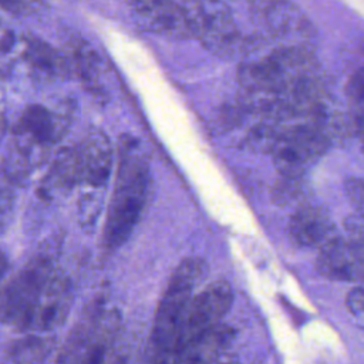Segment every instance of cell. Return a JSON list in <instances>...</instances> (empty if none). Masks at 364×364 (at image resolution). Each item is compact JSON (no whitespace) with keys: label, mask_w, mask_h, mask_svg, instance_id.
<instances>
[{"label":"cell","mask_w":364,"mask_h":364,"mask_svg":"<svg viewBox=\"0 0 364 364\" xmlns=\"http://www.w3.org/2000/svg\"><path fill=\"white\" fill-rule=\"evenodd\" d=\"M149 189L148 161L136 139L122 136L118 146V166L114 191L102 233L105 250L121 247L138 225Z\"/></svg>","instance_id":"6da1fadb"},{"label":"cell","mask_w":364,"mask_h":364,"mask_svg":"<svg viewBox=\"0 0 364 364\" xmlns=\"http://www.w3.org/2000/svg\"><path fill=\"white\" fill-rule=\"evenodd\" d=\"M73 114L70 105L58 111L38 104L27 107L13 128L0 172L13 185L24 181L65 134Z\"/></svg>","instance_id":"7a4b0ae2"},{"label":"cell","mask_w":364,"mask_h":364,"mask_svg":"<svg viewBox=\"0 0 364 364\" xmlns=\"http://www.w3.org/2000/svg\"><path fill=\"white\" fill-rule=\"evenodd\" d=\"M203 274V262L188 257L171 276L158 304L151 333L154 364H173L178 337L192 290Z\"/></svg>","instance_id":"3957f363"},{"label":"cell","mask_w":364,"mask_h":364,"mask_svg":"<svg viewBox=\"0 0 364 364\" xmlns=\"http://www.w3.org/2000/svg\"><path fill=\"white\" fill-rule=\"evenodd\" d=\"M54 249L38 250L0 287V323L27 331L40 294L57 270Z\"/></svg>","instance_id":"277c9868"},{"label":"cell","mask_w":364,"mask_h":364,"mask_svg":"<svg viewBox=\"0 0 364 364\" xmlns=\"http://www.w3.org/2000/svg\"><path fill=\"white\" fill-rule=\"evenodd\" d=\"M121 317L101 304L90 306L61 346L53 364H105L118 336Z\"/></svg>","instance_id":"5b68a950"},{"label":"cell","mask_w":364,"mask_h":364,"mask_svg":"<svg viewBox=\"0 0 364 364\" xmlns=\"http://www.w3.org/2000/svg\"><path fill=\"white\" fill-rule=\"evenodd\" d=\"M73 151L77 186L85 189L81 199V215L85 223L92 225L101 206L97 195L104 189L112 171V146L104 134L95 132L73 145Z\"/></svg>","instance_id":"8992f818"},{"label":"cell","mask_w":364,"mask_h":364,"mask_svg":"<svg viewBox=\"0 0 364 364\" xmlns=\"http://www.w3.org/2000/svg\"><path fill=\"white\" fill-rule=\"evenodd\" d=\"M131 7L146 30L175 38L199 37L206 10L199 3L176 1H138Z\"/></svg>","instance_id":"52a82bcc"},{"label":"cell","mask_w":364,"mask_h":364,"mask_svg":"<svg viewBox=\"0 0 364 364\" xmlns=\"http://www.w3.org/2000/svg\"><path fill=\"white\" fill-rule=\"evenodd\" d=\"M233 301V291L228 282H213L192 296L183 316L181 333L176 343V355L189 344L200 340L213 328L220 326V320L229 311Z\"/></svg>","instance_id":"ba28073f"},{"label":"cell","mask_w":364,"mask_h":364,"mask_svg":"<svg viewBox=\"0 0 364 364\" xmlns=\"http://www.w3.org/2000/svg\"><path fill=\"white\" fill-rule=\"evenodd\" d=\"M270 146L279 171L294 178L326 152L328 138L318 125L297 124L274 136Z\"/></svg>","instance_id":"9c48e42d"},{"label":"cell","mask_w":364,"mask_h":364,"mask_svg":"<svg viewBox=\"0 0 364 364\" xmlns=\"http://www.w3.org/2000/svg\"><path fill=\"white\" fill-rule=\"evenodd\" d=\"M74 291L70 279L55 270L46 283L28 323V333L41 334L60 327L73 306Z\"/></svg>","instance_id":"30bf717a"},{"label":"cell","mask_w":364,"mask_h":364,"mask_svg":"<svg viewBox=\"0 0 364 364\" xmlns=\"http://www.w3.org/2000/svg\"><path fill=\"white\" fill-rule=\"evenodd\" d=\"M317 269L333 280L364 282V245L333 239L321 247Z\"/></svg>","instance_id":"8fae6325"},{"label":"cell","mask_w":364,"mask_h":364,"mask_svg":"<svg viewBox=\"0 0 364 364\" xmlns=\"http://www.w3.org/2000/svg\"><path fill=\"white\" fill-rule=\"evenodd\" d=\"M289 235L291 242L300 247H323L336 239L333 222L323 209L314 206L300 208L291 216Z\"/></svg>","instance_id":"7c38bea8"},{"label":"cell","mask_w":364,"mask_h":364,"mask_svg":"<svg viewBox=\"0 0 364 364\" xmlns=\"http://www.w3.org/2000/svg\"><path fill=\"white\" fill-rule=\"evenodd\" d=\"M70 57L67 58L68 67L75 71L84 87L94 95L102 97V73H101V60L95 50L81 37H75L70 41L68 46Z\"/></svg>","instance_id":"4fadbf2b"},{"label":"cell","mask_w":364,"mask_h":364,"mask_svg":"<svg viewBox=\"0 0 364 364\" xmlns=\"http://www.w3.org/2000/svg\"><path fill=\"white\" fill-rule=\"evenodd\" d=\"M24 58L28 67L44 80L64 78L70 70L67 58L41 40L31 38L26 44Z\"/></svg>","instance_id":"5bb4252c"},{"label":"cell","mask_w":364,"mask_h":364,"mask_svg":"<svg viewBox=\"0 0 364 364\" xmlns=\"http://www.w3.org/2000/svg\"><path fill=\"white\" fill-rule=\"evenodd\" d=\"M53 348V338L30 334L14 341L7 348L6 355L10 364H46V360L51 354Z\"/></svg>","instance_id":"9a60e30c"},{"label":"cell","mask_w":364,"mask_h":364,"mask_svg":"<svg viewBox=\"0 0 364 364\" xmlns=\"http://www.w3.org/2000/svg\"><path fill=\"white\" fill-rule=\"evenodd\" d=\"M347 97L358 119L364 121V67L358 68L347 82Z\"/></svg>","instance_id":"2e32d148"},{"label":"cell","mask_w":364,"mask_h":364,"mask_svg":"<svg viewBox=\"0 0 364 364\" xmlns=\"http://www.w3.org/2000/svg\"><path fill=\"white\" fill-rule=\"evenodd\" d=\"M13 208V183L0 172V232L7 226Z\"/></svg>","instance_id":"e0dca14e"},{"label":"cell","mask_w":364,"mask_h":364,"mask_svg":"<svg viewBox=\"0 0 364 364\" xmlns=\"http://www.w3.org/2000/svg\"><path fill=\"white\" fill-rule=\"evenodd\" d=\"M346 192L350 203L364 218V179L350 178L346 182Z\"/></svg>","instance_id":"ac0fdd59"},{"label":"cell","mask_w":364,"mask_h":364,"mask_svg":"<svg viewBox=\"0 0 364 364\" xmlns=\"http://www.w3.org/2000/svg\"><path fill=\"white\" fill-rule=\"evenodd\" d=\"M347 307L357 324L364 327V286L353 289L347 296Z\"/></svg>","instance_id":"d6986e66"},{"label":"cell","mask_w":364,"mask_h":364,"mask_svg":"<svg viewBox=\"0 0 364 364\" xmlns=\"http://www.w3.org/2000/svg\"><path fill=\"white\" fill-rule=\"evenodd\" d=\"M4 9L13 11V13H33L36 10L37 6H41V4H37V3H3L1 4Z\"/></svg>","instance_id":"ffe728a7"},{"label":"cell","mask_w":364,"mask_h":364,"mask_svg":"<svg viewBox=\"0 0 364 364\" xmlns=\"http://www.w3.org/2000/svg\"><path fill=\"white\" fill-rule=\"evenodd\" d=\"M7 269H9L7 256H6V253H4L3 250H0V283H1V280H3V277H4V274H6V272H7Z\"/></svg>","instance_id":"44dd1931"},{"label":"cell","mask_w":364,"mask_h":364,"mask_svg":"<svg viewBox=\"0 0 364 364\" xmlns=\"http://www.w3.org/2000/svg\"><path fill=\"white\" fill-rule=\"evenodd\" d=\"M4 128H6V114H4V108H3V102L0 100V138L4 134Z\"/></svg>","instance_id":"7402d4cb"},{"label":"cell","mask_w":364,"mask_h":364,"mask_svg":"<svg viewBox=\"0 0 364 364\" xmlns=\"http://www.w3.org/2000/svg\"><path fill=\"white\" fill-rule=\"evenodd\" d=\"M111 364H128V361H127V358L125 357H118L115 361H112Z\"/></svg>","instance_id":"603a6c76"},{"label":"cell","mask_w":364,"mask_h":364,"mask_svg":"<svg viewBox=\"0 0 364 364\" xmlns=\"http://www.w3.org/2000/svg\"><path fill=\"white\" fill-rule=\"evenodd\" d=\"M215 364H236L233 360H228V361H220V363H215Z\"/></svg>","instance_id":"cb8c5ba5"}]
</instances>
